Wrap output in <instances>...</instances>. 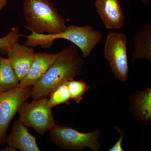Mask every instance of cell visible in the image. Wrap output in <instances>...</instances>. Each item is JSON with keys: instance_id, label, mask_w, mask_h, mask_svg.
Listing matches in <instances>:
<instances>
[{"instance_id": "6da1fadb", "label": "cell", "mask_w": 151, "mask_h": 151, "mask_svg": "<svg viewBox=\"0 0 151 151\" xmlns=\"http://www.w3.org/2000/svg\"><path fill=\"white\" fill-rule=\"evenodd\" d=\"M84 64L77 47L70 44L59 52L46 73L32 86L31 97L36 100L49 96L60 84L80 75Z\"/></svg>"}, {"instance_id": "7a4b0ae2", "label": "cell", "mask_w": 151, "mask_h": 151, "mask_svg": "<svg viewBox=\"0 0 151 151\" xmlns=\"http://www.w3.org/2000/svg\"><path fill=\"white\" fill-rule=\"evenodd\" d=\"M27 37L24 45L35 47L41 46L44 48H50L54 40L63 39L71 42L79 48L84 58L90 55L93 50L103 37V34L98 30L90 25L78 26L70 24L62 32L56 34H37L31 32Z\"/></svg>"}, {"instance_id": "3957f363", "label": "cell", "mask_w": 151, "mask_h": 151, "mask_svg": "<svg viewBox=\"0 0 151 151\" xmlns=\"http://www.w3.org/2000/svg\"><path fill=\"white\" fill-rule=\"evenodd\" d=\"M22 9L25 27L31 32L56 34L67 27L52 0H23Z\"/></svg>"}, {"instance_id": "277c9868", "label": "cell", "mask_w": 151, "mask_h": 151, "mask_svg": "<svg viewBox=\"0 0 151 151\" xmlns=\"http://www.w3.org/2000/svg\"><path fill=\"white\" fill-rule=\"evenodd\" d=\"M50 131L52 142L63 150L80 151L88 148L94 151L100 150L101 144L99 138L101 134L100 130L82 133L70 127L56 124Z\"/></svg>"}, {"instance_id": "5b68a950", "label": "cell", "mask_w": 151, "mask_h": 151, "mask_svg": "<svg viewBox=\"0 0 151 151\" xmlns=\"http://www.w3.org/2000/svg\"><path fill=\"white\" fill-rule=\"evenodd\" d=\"M46 97L24 102L19 108V119L25 126L30 127L43 136L56 125L52 109L47 106Z\"/></svg>"}, {"instance_id": "8992f818", "label": "cell", "mask_w": 151, "mask_h": 151, "mask_svg": "<svg viewBox=\"0 0 151 151\" xmlns=\"http://www.w3.org/2000/svg\"><path fill=\"white\" fill-rule=\"evenodd\" d=\"M104 55L115 78L126 82L129 78V67L127 54V37L124 33L111 32L105 40Z\"/></svg>"}, {"instance_id": "52a82bcc", "label": "cell", "mask_w": 151, "mask_h": 151, "mask_svg": "<svg viewBox=\"0 0 151 151\" xmlns=\"http://www.w3.org/2000/svg\"><path fill=\"white\" fill-rule=\"evenodd\" d=\"M32 87L0 92V147L5 145L8 128L22 103L31 97Z\"/></svg>"}, {"instance_id": "ba28073f", "label": "cell", "mask_w": 151, "mask_h": 151, "mask_svg": "<svg viewBox=\"0 0 151 151\" xmlns=\"http://www.w3.org/2000/svg\"><path fill=\"white\" fill-rule=\"evenodd\" d=\"M8 59L20 81L28 72L34 58V48L16 42L6 51Z\"/></svg>"}, {"instance_id": "9c48e42d", "label": "cell", "mask_w": 151, "mask_h": 151, "mask_svg": "<svg viewBox=\"0 0 151 151\" xmlns=\"http://www.w3.org/2000/svg\"><path fill=\"white\" fill-rule=\"evenodd\" d=\"M94 5L106 28L118 29L123 27L125 17L119 0H96Z\"/></svg>"}, {"instance_id": "30bf717a", "label": "cell", "mask_w": 151, "mask_h": 151, "mask_svg": "<svg viewBox=\"0 0 151 151\" xmlns=\"http://www.w3.org/2000/svg\"><path fill=\"white\" fill-rule=\"evenodd\" d=\"M129 110L132 116L145 126L151 124V87L145 91L137 90L129 96Z\"/></svg>"}, {"instance_id": "8fae6325", "label": "cell", "mask_w": 151, "mask_h": 151, "mask_svg": "<svg viewBox=\"0 0 151 151\" xmlns=\"http://www.w3.org/2000/svg\"><path fill=\"white\" fill-rule=\"evenodd\" d=\"M7 145L22 151H40L36 139L19 119L14 122L11 133L7 135Z\"/></svg>"}, {"instance_id": "7c38bea8", "label": "cell", "mask_w": 151, "mask_h": 151, "mask_svg": "<svg viewBox=\"0 0 151 151\" xmlns=\"http://www.w3.org/2000/svg\"><path fill=\"white\" fill-rule=\"evenodd\" d=\"M58 53L50 54L47 52H35L33 61L24 78L20 81L18 87L26 88L35 85L43 76L52 64Z\"/></svg>"}, {"instance_id": "4fadbf2b", "label": "cell", "mask_w": 151, "mask_h": 151, "mask_svg": "<svg viewBox=\"0 0 151 151\" xmlns=\"http://www.w3.org/2000/svg\"><path fill=\"white\" fill-rule=\"evenodd\" d=\"M134 48L132 61L145 59L151 63V24H144L134 38Z\"/></svg>"}, {"instance_id": "5bb4252c", "label": "cell", "mask_w": 151, "mask_h": 151, "mask_svg": "<svg viewBox=\"0 0 151 151\" xmlns=\"http://www.w3.org/2000/svg\"><path fill=\"white\" fill-rule=\"evenodd\" d=\"M20 81L8 58L2 57L0 63V92L18 87Z\"/></svg>"}, {"instance_id": "9a60e30c", "label": "cell", "mask_w": 151, "mask_h": 151, "mask_svg": "<svg viewBox=\"0 0 151 151\" xmlns=\"http://www.w3.org/2000/svg\"><path fill=\"white\" fill-rule=\"evenodd\" d=\"M47 100V106L50 109L60 104L70 105L72 100L66 81L60 84L50 93Z\"/></svg>"}, {"instance_id": "2e32d148", "label": "cell", "mask_w": 151, "mask_h": 151, "mask_svg": "<svg viewBox=\"0 0 151 151\" xmlns=\"http://www.w3.org/2000/svg\"><path fill=\"white\" fill-rule=\"evenodd\" d=\"M67 84L71 99L79 104L83 100L84 94L90 91V86L82 79L67 81Z\"/></svg>"}, {"instance_id": "e0dca14e", "label": "cell", "mask_w": 151, "mask_h": 151, "mask_svg": "<svg viewBox=\"0 0 151 151\" xmlns=\"http://www.w3.org/2000/svg\"><path fill=\"white\" fill-rule=\"evenodd\" d=\"M19 30L17 26L14 27L8 34L0 38V50L3 54H5L8 47L17 41L19 38Z\"/></svg>"}, {"instance_id": "ac0fdd59", "label": "cell", "mask_w": 151, "mask_h": 151, "mask_svg": "<svg viewBox=\"0 0 151 151\" xmlns=\"http://www.w3.org/2000/svg\"><path fill=\"white\" fill-rule=\"evenodd\" d=\"M116 130H117L120 134V137L119 138L118 140L114 144V145L111 148L110 150H108L109 151H124V150L122 147V143L123 140L125 137L126 134L124 130L122 129L119 126H116L114 127Z\"/></svg>"}, {"instance_id": "d6986e66", "label": "cell", "mask_w": 151, "mask_h": 151, "mask_svg": "<svg viewBox=\"0 0 151 151\" xmlns=\"http://www.w3.org/2000/svg\"><path fill=\"white\" fill-rule=\"evenodd\" d=\"M7 3L8 0H0V12L5 7Z\"/></svg>"}, {"instance_id": "ffe728a7", "label": "cell", "mask_w": 151, "mask_h": 151, "mask_svg": "<svg viewBox=\"0 0 151 151\" xmlns=\"http://www.w3.org/2000/svg\"><path fill=\"white\" fill-rule=\"evenodd\" d=\"M0 151H17V150L15 149L14 148L12 147H10L8 145L6 146L5 148L1 149L0 150Z\"/></svg>"}, {"instance_id": "44dd1931", "label": "cell", "mask_w": 151, "mask_h": 151, "mask_svg": "<svg viewBox=\"0 0 151 151\" xmlns=\"http://www.w3.org/2000/svg\"><path fill=\"white\" fill-rule=\"evenodd\" d=\"M150 1V0H141V2L142 3V4L145 5H147L149 4Z\"/></svg>"}, {"instance_id": "7402d4cb", "label": "cell", "mask_w": 151, "mask_h": 151, "mask_svg": "<svg viewBox=\"0 0 151 151\" xmlns=\"http://www.w3.org/2000/svg\"><path fill=\"white\" fill-rule=\"evenodd\" d=\"M1 58H2V57L1 56V55H0V63H1Z\"/></svg>"}]
</instances>
